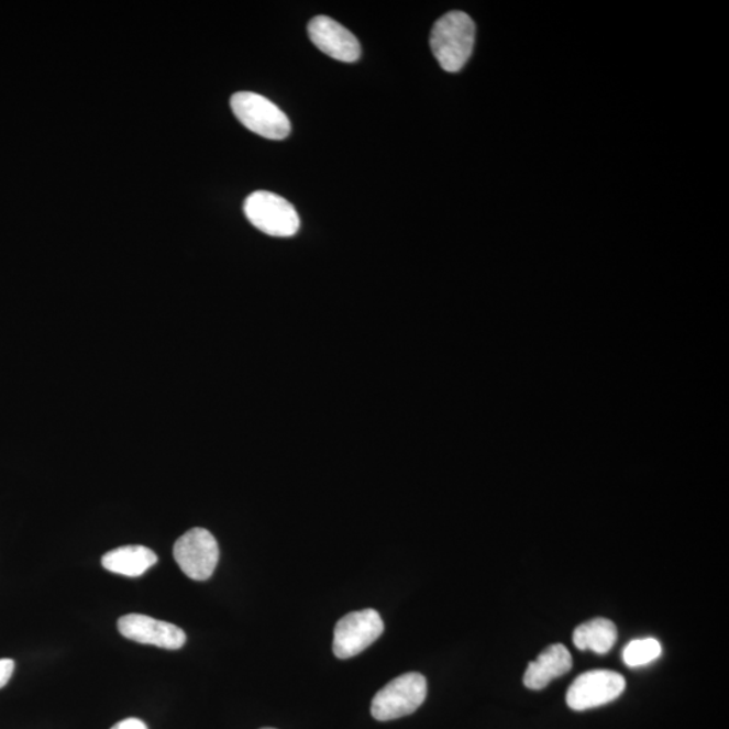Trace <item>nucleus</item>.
Segmentation results:
<instances>
[{"instance_id":"4468645a","label":"nucleus","mask_w":729,"mask_h":729,"mask_svg":"<svg viewBox=\"0 0 729 729\" xmlns=\"http://www.w3.org/2000/svg\"><path fill=\"white\" fill-rule=\"evenodd\" d=\"M15 662L13 660H0V689L9 684L11 675H13Z\"/></svg>"},{"instance_id":"ddd939ff","label":"nucleus","mask_w":729,"mask_h":729,"mask_svg":"<svg viewBox=\"0 0 729 729\" xmlns=\"http://www.w3.org/2000/svg\"><path fill=\"white\" fill-rule=\"evenodd\" d=\"M661 654L662 645L656 639H637L626 645L623 660L627 666L640 667L654 662Z\"/></svg>"},{"instance_id":"f8f14e48","label":"nucleus","mask_w":729,"mask_h":729,"mask_svg":"<svg viewBox=\"0 0 729 729\" xmlns=\"http://www.w3.org/2000/svg\"><path fill=\"white\" fill-rule=\"evenodd\" d=\"M616 640H618L616 626L612 621L603 618L578 626L573 633V642L578 650H592L598 655L609 653Z\"/></svg>"},{"instance_id":"9d476101","label":"nucleus","mask_w":729,"mask_h":729,"mask_svg":"<svg viewBox=\"0 0 729 729\" xmlns=\"http://www.w3.org/2000/svg\"><path fill=\"white\" fill-rule=\"evenodd\" d=\"M572 667L573 658L565 645H550L527 667L524 685L531 691H542L551 681L571 672Z\"/></svg>"},{"instance_id":"9b49d317","label":"nucleus","mask_w":729,"mask_h":729,"mask_svg":"<svg viewBox=\"0 0 729 729\" xmlns=\"http://www.w3.org/2000/svg\"><path fill=\"white\" fill-rule=\"evenodd\" d=\"M158 559L154 551L140 544L122 546L103 555L102 565L107 571L126 577H140L156 565Z\"/></svg>"},{"instance_id":"6e6552de","label":"nucleus","mask_w":729,"mask_h":729,"mask_svg":"<svg viewBox=\"0 0 729 729\" xmlns=\"http://www.w3.org/2000/svg\"><path fill=\"white\" fill-rule=\"evenodd\" d=\"M121 636L141 644H151L165 650H179L187 642L180 627L157 620L151 616L130 614L118 620Z\"/></svg>"},{"instance_id":"dca6fc26","label":"nucleus","mask_w":729,"mask_h":729,"mask_svg":"<svg viewBox=\"0 0 729 729\" xmlns=\"http://www.w3.org/2000/svg\"><path fill=\"white\" fill-rule=\"evenodd\" d=\"M261 729H276V728H261Z\"/></svg>"},{"instance_id":"f257e3e1","label":"nucleus","mask_w":729,"mask_h":729,"mask_svg":"<svg viewBox=\"0 0 729 729\" xmlns=\"http://www.w3.org/2000/svg\"><path fill=\"white\" fill-rule=\"evenodd\" d=\"M476 25L462 11L444 14L432 27L430 45L432 53L446 73H460L473 53Z\"/></svg>"},{"instance_id":"2eb2a0df","label":"nucleus","mask_w":729,"mask_h":729,"mask_svg":"<svg viewBox=\"0 0 729 729\" xmlns=\"http://www.w3.org/2000/svg\"><path fill=\"white\" fill-rule=\"evenodd\" d=\"M111 729H147V726L144 721L135 719V717H130V719L117 722Z\"/></svg>"},{"instance_id":"f03ea898","label":"nucleus","mask_w":729,"mask_h":729,"mask_svg":"<svg viewBox=\"0 0 729 729\" xmlns=\"http://www.w3.org/2000/svg\"><path fill=\"white\" fill-rule=\"evenodd\" d=\"M231 110L243 126L261 137L280 141L290 133L288 117L270 100L256 92H236Z\"/></svg>"},{"instance_id":"20e7f679","label":"nucleus","mask_w":729,"mask_h":729,"mask_svg":"<svg viewBox=\"0 0 729 729\" xmlns=\"http://www.w3.org/2000/svg\"><path fill=\"white\" fill-rule=\"evenodd\" d=\"M243 211L248 222L272 236H292L298 233L300 219L288 200L268 191H257L247 197Z\"/></svg>"},{"instance_id":"7ed1b4c3","label":"nucleus","mask_w":729,"mask_h":729,"mask_svg":"<svg viewBox=\"0 0 729 729\" xmlns=\"http://www.w3.org/2000/svg\"><path fill=\"white\" fill-rule=\"evenodd\" d=\"M427 697V681L420 673L397 677L377 693L372 702V716L378 721H390L412 715L422 707Z\"/></svg>"},{"instance_id":"1a4fd4ad","label":"nucleus","mask_w":729,"mask_h":729,"mask_svg":"<svg viewBox=\"0 0 729 729\" xmlns=\"http://www.w3.org/2000/svg\"><path fill=\"white\" fill-rule=\"evenodd\" d=\"M308 34L312 44L320 52L343 63L357 62L361 56V45L357 37L350 33L345 26L333 18L318 15L308 23Z\"/></svg>"},{"instance_id":"39448f33","label":"nucleus","mask_w":729,"mask_h":729,"mask_svg":"<svg viewBox=\"0 0 729 729\" xmlns=\"http://www.w3.org/2000/svg\"><path fill=\"white\" fill-rule=\"evenodd\" d=\"M384 632V621L375 609H363L347 614L338 621L334 630L333 650L340 660H349L363 653Z\"/></svg>"},{"instance_id":"0eeeda50","label":"nucleus","mask_w":729,"mask_h":729,"mask_svg":"<svg viewBox=\"0 0 729 729\" xmlns=\"http://www.w3.org/2000/svg\"><path fill=\"white\" fill-rule=\"evenodd\" d=\"M625 689L623 675L612 670H590L581 674L568 687L566 703L568 708L583 713L612 703Z\"/></svg>"},{"instance_id":"423d86ee","label":"nucleus","mask_w":729,"mask_h":729,"mask_svg":"<svg viewBox=\"0 0 729 729\" xmlns=\"http://www.w3.org/2000/svg\"><path fill=\"white\" fill-rule=\"evenodd\" d=\"M174 556L187 577L194 581H207L216 572L219 561L217 539L210 531L197 527L177 539Z\"/></svg>"}]
</instances>
